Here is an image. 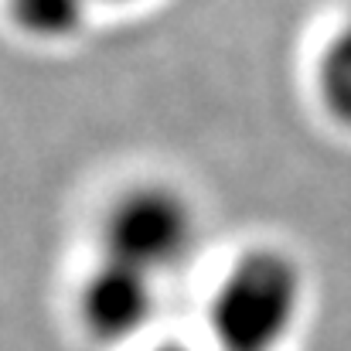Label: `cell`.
<instances>
[{"mask_svg": "<svg viewBox=\"0 0 351 351\" xmlns=\"http://www.w3.org/2000/svg\"><path fill=\"white\" fill-rule=\"evenodd\" d=\"M307 311V273L293 252L263 242L239 252L208 300L215 351H283Z\"/></svg>", "mask_w": 351, "mask_h": 351, "instance_id": "obj_1", "label": "cell"}, {"mask_svg": "<svg viewBox=\"0 0 351 351\" xmlns=\"http://www.w3.org/2000/svg\"><path fill=\"white\" fill-rule=\"evenodd\" d=\"M202 242L198 208L171 181H136L106 205L99 256L133 266L157 283L181 273Z\"/></svg>", "mask_w": 351, "mask_h": 351, "instance_id": "obj_2", "label": "cell"}, {"mask_svg": "<svg viewBox=\"0 0 351 351\" xmlns=\"http://www.w3.org/2000/svg\"><path fill=\"white\" fill-rule=\"evenodd\" d=\"M160 307V283L133 266L99 256L75 290L79 328L96 345H133L140 341Z\"/></svg>", "mask_w": 351, "mask_h": 351, "instance_id": "obj_3", "label": "cell"}, {"mask_svg": "<svg viewBox=\"0 0 351 351\" xmlns=\"http://www.w3.org/2000/svg\"><path fill=\"white\" fill-rule=\"evenodd\" d=\"M314 93L328 119L351 130V3L314 62Z\"/></svg>", "mask_w": 351, "mask_h": 351, "instance_id": "obj_4", "label": "cell"}, {"mask_svg": "<svg viewBox=\"0 0 351 351\" xmlns=\"http://www.w3.org/2000/svg\"><path fill=\"white\" fill-rule=\"evenodd\" d=\"M96 0H7L10 24L31 41H69L75 38Z\"/></svg>", "mask_w": 351, "mask_h": 351, "instance_id": "obj_5", "label": "cell"}, {"mask_svg": "<svg viewBox=\"0 0 351 351\" xmlns=\"http://www.w3.org/2000/svg\"><path fill=\"white\" fill-rule=\"evenodd\" d=\"M143 351H198L195 345H188V341H157V345H150V348Z\"/></svg>", "mask_w": 351, "mask_h": 351, "instance_id": "obj_6", "label": "cell"}, {"mask_svg": "<svg viewBox=\"0 0 351 351\" xmlns=\"http://www.w3.org/2000/svg\"><path fill=\"white\" fill-rule=\"evenodd\" d=\"M96 3H136V0H96Z\"/></svg>", "mask_w": 351, "mask_h": 351, "instance_id": "obj_7", "label": "cell"}]
</instances>
